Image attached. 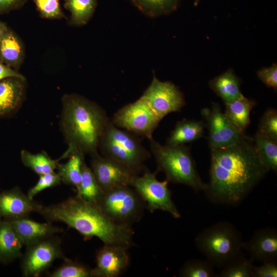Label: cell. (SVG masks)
Segmentation results:
<instances>
[{
  "mask_svg": "<svg viewBox=\"0 0 277 277\" xmlns=\"http://www.w3.org/2000/svg\"><path fill=\"white\" fill-rule=\"evenodd\" d=\"M39 213L49 222H62L76 230L85 241L97 237L104 245L128 248L134 244L131 226L114 222L97 205L76 195L56 204L43 206Z\"/></svg>",
  "mask_w": 277,
  "mask_h": 277,
  "instance_id": "obj_2",
  "label": "cell"
},
{
  "mask_svg": "<svg viewBox=\"0 0 277 277\" xmlns=\"http://www.w3.org/2000/svg\"><path fill=\"white\" fill-rule=\"evenodd\" d=\"M140 136L116 127L109 120L100 138L102 155L126 167L136 175L147 170L145 162L150 153L143 146Z\"/></svg>",
  "mask_w": 277,
  "mask_h": 277,
  "instance_id": "obj_5",
  "label": "cell"
},
{
  "mask_svg": "<svg viewBox=\"0 0 277 277\" xmlns=\"http://www.w3.org/2000/svg\"><path fill=\"white\" fill-rule=\"evenodd\" d=\"M27 0H0V15L22 8Z\"/></svg>",
  "mask_w": 277,
  "mask_h": 277,
  "instance_id": "obj_38",
  "label": "cell"
},
{
  "mask_svg": "<svg viewBox=\"0 0 277 277\" xmlns=\"http://www.w3.org/2000/svg\"><path fill=\"white\" fill-rule=\"evenodd\" d=\"M253 261L239 255L222 268L217 277H252Z\"/></svg>",
  "mask_w": 277,
  "mask_h": 277,
  "instance_id": "obj_31",
  "label": "cell"
},
{
  "mask_svg": "<svg viewBox=\"0 0 277 277\" xmlns=\"http://www.w3.org/2000/svg\"><path fill=\"white\" fill-rule=\"evenodd\" d=\"M26 247L20 258L22 275L25 277L39 276L56 260L67 258L62 248L60 238L55 235Z\"/></svg>",
  "mask_w": 277,
  "mask_h": 277,
  "instance_id": "obj_8",
  "label": "cell"
},
{
  "mask_svg": "<svg viewBox=\"0 0 277 277\" xmlns=\"http://www.w3.org/2000/svg\"><path fill=\"white\" fill-rule=\"evenodd\" d=\"M91 169L103 192L130 186L132 177L137 175L122 164L98 153L91 156Z\"/></svg>",
  "mask_w": 277,
  "mask_h": 277,
  "instance_id": "obj_13",
  "label": "cell"
},
{
  "mask_svg": "<svg viewBox=\"0 0 277 277\" xmlns=\"http://www.w3.org/2000/svg\"><path fill=\"white\" fill-rule=\"evenodd\" d=\"M208 129V144L211 149L227 147L236 144L247 135L238 131L222 111L219 103L212 102L210 108L201 110Z\"/></svg>",
  "mask_w": 277,
  "mask_h": 277,
  "instance_id": "obj_12",
  "label": "cell"
},
{
  "mask_svg": "<svg viewBox=\"0 0 277 277\" xmlns=\"http://www.w3.org/2000/svg\"><path fill=\"white\" fill-rule=\"evenodd\" d=\"M26 92V78L9 77L0 81V119L10 117L19 110Z\"/></svg>",
  "mask_w": 277,
  "mask_h": 277,
  "instance_id": "obj_17",
  "label": "cell"
},
{
  "mask_svg": "<svg viewBox=\"0 0 277 277\" xmlns=\"http://www.w3.org/2000/svg\"><path fill=\"white\" fill-rule=\"evenodd\" d=\"M209 86L224 104L243 96L240 90V81L231 69L210 81Z\"/></svg>",
  "mask_w": 277,
  "mask_h": 277,
  "instance_id": "obj_21",
  "label": "cell"
},
{
  "mask_svg": "<svg viewBox=\"0 0 277 277\" xmlns=\"http://www.w3.org/2000/svg\"><path fill=\"white\" fill-rule=\"evenodd\" d=\"M156 172L148 170L142 175L134 176L130 183L145 202L150 212L161 210L169 213L174 218H180L181 214L171 197V191L168 187L169 182H160L156 178Z\"/></svg>",
  "mask_w": 277,
  "mask_h": 277,
  "instance_id": "obj_9",
  "label": "cell"
},
{
  "mask_svg": "<svg viewBox=\"0 0 277 277\" xmlns=\"http://www.w3.org/2000/svg\"><path fill=\"white\" fill-rule=\"evenodd\" d=\"M43 205L30 199L17 186L0 192V220L28 216L39 213Z\"/></svg>",
  "mask_w": 277,
  "mask_h": 277,
  "instance_id": "obj_15",
  "label": "cell"
},
{
  "mask_svg": "<svg viewBox=\"0 0 277 277\" xmlns=\"http://www.w3.org/2000/svg\"><path fill=\"white\" fill-rule=\"evenodd\" d=\"M214 266L207 260L193 259L186 262L179 270L182 277H214Z\"/></svg>",
  "mask_w": 277,
  "mask_h": 277,
  "instance_id": "obj_30",
  "label": "cell"
},
{
  "mask_svg": "<svg viewBox=\"0 0 277 277\" xmlns=\"http://www.w3.org/2000/svg\"><path fill=\"white\" fill-rule=\"evenodd\" d=\"M181 0H131L143 13L152 17L169 14L174 11Z\"/></svg>",
  "mask_w": 277,
  "mask_h": 277,
  "instance_id": "obj_29",
  "label": "cell"
},
{
  "mask_svg": "<svg viewBox=\"0 0 277 277\" xmlns=\"http://www.w3.org/2000/svg\"><path fill=\"white\" fill-rule=\"evenodd\" d=\"M141 97L161 121L170 113L181 111L186 104L183 93L174 84L162 82L154 74Z\"/></svg>",
  "mask_w": 277,
  "mask_h": 277,
  "instance_id": "obj_11",
  "label": "cell"
},
{
  "mask_svg": "<svg viewBox=\"0 0 277 277\" xmlns=\"http://www.w3.org/2000/svg\"><path fill=\"white\" fill-rule=\"evenodd\" d=\"M61 129L68 144L61 156L66 159L74 152L91 156L98 153L101 137L109 120L97 103L76 93L62 98Z\"/></svg>",
  "mask_w": 277,
  "mask_h": 277,
  "instance_id": "obj_3",
  "label": "cell"
},
{
  "mask_svg": "<svg viewBox=\"0 0 277 277\" xmlns=\"http://www.w3.org/2000/svg\"><path fill=\"white\" fill-rule=\"evenodd\" d=\"M5 220L11 224L23 245L26 246L64 231L62 228L51 222L39 223L28 216Z\"/></svg>",
  "mask_w": 277,
  "mask_h": 277,
  "instance_id": "obj_18",
  "label": "cell"
},
{
  "mask_svg": "<svg viewBox=\"0 0 277 277\" xmlns=\"http://www.w3.org/2000/svg\"><path fill=\"white\" fill-rule=\"evenodd\" d=\"M210 180L204 191L213 203H241L269 171L261 162L253 138L211 149Z\"/></svg>",
  "mask_w": 277,
  "mask_h": 277,
  "instance_id": "obj_1",
  "label": "cell"
},
{
  "mask_svg": "<svg viewBox=\"0 0 277 277\" xmlns=\"http://www.w3.org/2000/svg\"><path fill=\"white\" fill-rule=\"evenodd\" d=\"M243 248L248 253L250 259L262 263L277 261V231L271 227L257 230Z\"/></svg>",
  "mask_w": 277,
  "mask_h": 277,
  "instance_id": "obj_16",
  "label": "cell"
},
{
  "mask_svg": "<svg viewBox=\"0 0 277 277\" xmlns=\"http://www.w3.org/2000/svg\"><path fill=\"white\" fill-rule=\"evenodd\" d=\"M21 159L24 166L39 175L54 172L61 160L52 159L44 151L33 153L26 150L21 151Z\"/></svg>",
  "mask_w": 277,
  "mask_h": 277,
  "instance_id": "obj_27",
  "label": "cell"
},
{
  "mask_svg": "<svg viewBox=\"0 0 277 277\" xmlns=\"http://www.w3.org/2000/svg\"><path fill=\"white\" fill-rule=\"evenodd\" d=\"M23 246L11 224L0 220V264H8L20 259Z\"/></svg>",
  "mask_w": 277,
  "mask_h": 277,
  "instance_id": "obj_19",
  "label": "cell"
},
{
  "mask_svg": "<svg viewBox=\"0 0 277 277\" xmlns=\"http://www.w3.org/2000/svg\"><path fill=\"white\" fill-rule=\"evenodd\" d=\"M149 141L151 152L157 166V172H164L168 182L187 185L196 192L206 189L207 184L199 174L189 147L185 145H163L153 138Z\"/></svg>",
  "mask_w": 277,
  "mask_h": 277,
  "instance_id": "obj_4",
  "label": "cell"
},
{
  "mask_svg": "<svg viewBox=\"0 0 277 277\" xmlns=\"http://www.w3.org/2000/svg\"><path fill=\"white\" fill-rule=\"evenodd\" d=\"M68 160L64 164L58 163L57 174L61 182L78 188L81 180L82 166L85 161L84 154L74 152L69 156Z\"/></svg>",
  "mask_w": 277,
  "mask_h": 277,
  "instance_id": "obj_25",
  "label": "cell"
},
{
  "mask_svg": "<svg viewBox=\"0 0 277 277\" xmlns=\"http://www.w3.org/2000/svg\"><path fill=\"white\" fill-rule=\"evenodd\" d=\"M39 15L49 19H61L65 15L61 7L60 0H32Z\"/></svg>",
  "mask_w": 277,
  "mask_h": 277,
  "instance_id": "obj_34",
  "label": "cell"
},
{
  "mask_svg": "<svg viewBox=\"0 0 277 277\" xmlns=\"http://www.w3.org/2000/svg\"><path fill=\"white\" fill-rule=\"evenodd\" d=\"M276 276L277 261H267L260 266H253L252 277Z\"/></svg>",
  "mask_w": 277,
  "mask_h": 277,
  "instance_id": "obj_37",
  "label": "cell"
},
{
  "mask_svg": "<svg viewBox=\"0 0 277 277\" xmlns=\"http://www.w3.org/2000/svg\"><path fill=\"white\" fill-rule=\"evenodd\" d=\"M60 266L49 273V277H92V269L78 262L68 258Z\"/></svg>",
  "mask_w": 277,
  "mask_h": 277,
  "instance_id": "obj_32",
  "label": "cell"
},
{
  "mask_svg": "<svg viewBox=\"0 0 277 277\" xmlns=\"http://www.w3.org/2000/svg\"><path fill=\"white\" fill-rule=\"evenodd\" d=\"M9 28L5 23L0 21V39L6 33Z\"/></svg>",
  "mask_w": 277,
  "mask_h": 277,
  "instance_id": "obj_40",
  "label": "cell"
},
{
  "mask_svg": "<svg viewBox=\"0 0 277 277\" xmlns=\"http://www.w3.org/2000/svg\"><path fill=\"white\" fill-rule=\"evenodd\" d=\"M111 121L120 128L150 140L161 120L141 97L118 110Z\"/></svg>",
  "mask_w": 277,
  "mask_h": 277,
  "instance_id": "obj_10",
  "label": "cell"
},
{
  "mask_svg": "<svg viewBox=\"0 0 277 277\" xmlns=\"http://www.w3.org/2000/svg\"><path fill=\"white\" fill-rule=\"evenodd\" d=\"M196 248L214 267L222 268L242 254L244 241L230 222L221 221L202 230L195 238Z\"/></svg>",
  "mask_w": 277,
  "mask_h": 277,
  "instance_id": "obj_6",
  "label": "cell"
},
{
  "mask_svg": "<svg viewBox=\"0 0 277 277\" xmlns=\"http://www.w3.org/2000/svg\"><path fill=\"white\" fill-rule=\"evenodd\" d=\"M128 248L122 246L104 245L96 252V266L92 269V277H116L128 266Z\"/></svg>",
  "mask_w": 277,
  "mask_h": 277,
  "instance_id": "obj_14",
  "label": "cell"
},
{
  "mask_svg": "<svg viewBox=\"0 0 277 277\" xmlns=\"http://www.w3.org/2000/svg\"><path fill=\"white\" fill-rule=\"evenodd\" d=\"M103 192L91 168L84 161L82 166L81 180L76 189V195L87 202L97 205Z\"/></svg>",
  "mask_w": 277,
  "mask_h": 277,
  "instance_id": "obj_24",
  "label": "cell"
},
{
  "mask_svg": "<svg viewBox=\"0 0 277 277\" xmlns=\"http://www.w3.org/2000/svg\"><path fill=\"white\" fill-rule=\"evenodd\" d=\"M97 0H65L64 7L70 14L69 22L72 26L87 24L93 15Z\"/></svg>",
  "mask_w": 277,
  "mask_h": 277,
  "instance_id": "obj_26",
  "label": "cell"
},
{
  "mask_svg": "<svg viewBox=\"0 0 277 277\" xmlns=\"http://www.w3.org/2000/svg\"><path fill=\"white\" fill-rule=\"evenodd\" d=\"M25 57V48L19 36L10 28L0 39V61L17 71Z\"/></svg>",
  "mask_w": 277,
  "mask_h": 277,
  "instance_id": "obj_20",
  "label": "cell"
},
{
  "mask_svg": "<svg viewBox=\"0 0 277 277\" xmlns=\"http://www.w3.org/2000/svg\"><path fill=\"white\" fill-rule=\"evenodd\" d=\"M9 77L25 78L17 71L5 65L0 61V81Z\"/></svg>",
  "mask_w": 277,
  "mask_h": 277,
  "instance_id": "obj_39",
  "label": "cell"
},
{
  "mask_svg": "<svg viewBox=\"0 0 277 277\" xmlns=\"http://www.w3.org/2000/svg\"><path fill=\"white\" fill-rule=\"evenodd\" d=\"M268 139L277 143V111L267 109L261 117L257 131Z\"/></svg>",
  "mask_w": 277,
  "mask_h": 277,
  "instance_id": "obj_33",
  "label": "cell"
},
{
  "mask_svg": "<svg viewBox=\"0 0 277 277\" xmlns=\"http://www.w3.org/2000/svg\"><path fill=\"white\" fill-rule=\"evenodd\" d=\"M145 205L133 188L122 186L104 191L97 206L114 222L131 226L141 219Z\"/></svg>",
  "mask_w": 277,
  "mask_h": 277,
  "instance_id": "obj_7",
  "label": "cell"
},
{
  "mask_svg": "<svg viewBox=\"0 0 277 277\" xmlns=\"http://www.w3.org/2000/svg\"><path fill=\"white\" fill-rule=\"evenodd\" d=\"M256 104L255 101L243 95L233 102L225 104L224 114L238 131L244 133L251 122L250 112Z\"/></svg>",
  "mask_w": 277,
  "mask_h": 277,
  "instance_id": "obj_22",
  "label": "cell"
},
{
  "mask_svg": "<svg viewBox=\"0 0 277 277\" xmlns=\"http://www.w3.org/2000/svg\"><path fill=\"white\" fill-rule=\"evenodd\" d=\"M253 141L258 156L264 166L269 170L277 171V143L261 135L258 132Z\"/></svg>",
  "mask_w": 277,
  "mask_h": 277,
  "instance_id": "obj_28",
  "label": "cell"
},
{
  "mask_svg": "<svg viewBox=\"0 0 277 277\" xmlns=\"http://www.w3.org/2000/svg\"><path fill=\"white\" fill-rule=\"evenodd\" d=\"M258 78L267 87L277 89V65L274 63L269 67L262 68L257 71Z\"/></svg>",
  "mask_w": 277,
  "mask_h": 277,
  "instance_id": "obj_36",
  "label": "cell"
},
{
  "mask_svg": "<svg viewBox=\"0 0 277 277\" xmlns=\"http://www.w3.org/2000/svg\"><path fill=\"white\" fill-rule=\"evenodd\" d=\"M61 180L55 172L39 175V179L32 187L29 189L27 195L32 199L43 190L60 185Z\"/></svg>",
  "mask_w": 277,
  "mask_h": 277,
  "instance_id": "obj_35",
  "label": "cell"
},
{
  "mask_svg": "<svg viewBox=\"0 0 277 277\" xmlns=\"http://www.w3.org/2000/svg\"><path fill=\"white\" fill-rule=\"evenodd\" d=\"M205 124L201 121L183 119L178 122L167 140V145L178 146L203 137Z\"/></svg>",
  "mask_w": 277,
  "mask_h": 277,
  "instance_id": "obj_23",
  "label": "cell"
},
{
  "mask_svg": "<svg viewBox=\"0 0 277 277\" xmlns=\"http://www.w3.org/2000/svg\"><path fill=\"white\" fill-rule=\"evenodd\" d=\"M200 1V0H194V6H196L199 4Z\"/></svg>",
  "mask_w": 277,
  "mask_h": 277,
  "instance_id": "obj_41",
  "label": "cell"
}]
</instances>
